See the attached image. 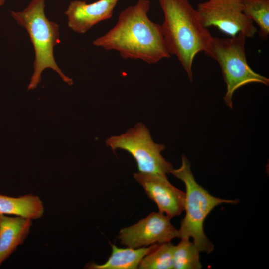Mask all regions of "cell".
<instances>
[{
	"label": "cell",
	"instance_id": "6da1fadb",
	"mask_svg": "<svg viewBox=\"0 0 269 269\" xmlns=\"http://www.w3.org/2000/svg\"><path fill=\"white\" fill-rule=\"evenodd\" d=\"M150 5L149 0H138L135 5L122 10L114 26L94 40L93 45L117 51L123 58L148 64L170 57L161 25L148 17Z\"/></svg>",
	"mask_w": 269,
	"mask_h": 269
},
{
	"label": "cell",
	"instance_id": "7a4b0ae2",
	"mask_svg": "<svg viewBox=\"0 0 269 269\" xmlns=\"http://www.w3.org/2000/svg\"><path fill=\"white\" fill-rule=\"evenodd\" d=\"M158 0L164 13L161 26L167 50L176 56L192 82L194 59L207 49L213 37L189 0Z\"/></svg>",
	"mask_w": 269,
	"mask_h": 269
},
{
	"label": "cell",
	"instance_id": "3957f363",
	"mask_svg": "<svg viewBox=\"0 0 269 269\" xmlns=\"http://www.w3.org/2000/svg\"><path fill=\"white\" fill-rule=\"evenodd\" d=\"M181 180L185 185L184 202L185 215L181 222L179 238L189 239L200 252L210 253L214 245L204 233V223L212 210L223 203L235 204L238 199H223L211 195L195 180L191 169V165L185 155L182 156L181 166L170 172Z\"/></svg>",
	"mask_w": 269,
	"mask_h": 269
},
{
	"label": "cell",
	"instance_id": "277c9868",
	"mask_svg": "<svg viewBox=\"0 0 269 269\" xmlns=\"http://www.w3.org/2000/svg\"><path fill=\"white\" fill-rule=\"evenodd\" d=\"M44 8V0H32L23 11L11 12L18 24L27 30L35 51L34 72L28 86L29 90L37 87L42 72L48 68L55 71L69 85L73 84L72 79L63 74L54 59L53 49L59 42V26L48 20Z\"/></svg>",
	"mask_w": 269,
	"mask_h": 269
},
{
	"label": "cell",
	"instance_id": "5b68a950",
	"mask_svg": "<svg viewBox=\"0 0 269 269\" xmlns=\"http://www.w3.org/2000/svg\"><path fill=\"white\" fill-rule=\"evenodd\" d=\"M246 39L241 33L227 38L213 37L204 52L216 60L221 67L227 87L223 99L231 108L233 93L238 88L252 83L269 85V78L255 72L248 65L245 54Z\"/></svg>",
	"mask_w": 269,
	"mask_h": 269
},
{
	"label": "cell",
	"instance_id": "8992f818",
	"mask_svg": "<svg viewBox=\"0 0 269 269\" xmlns=\"http://www.w3.org/2000/svg\"><path fill=\"white\" fill-rule=\"evenodd\" d=\"M106 143L114 152L117 149L128 152L136 161L139 172L166 175L173 169L172 165L161 154L165 145L153 141L143 123H137L120 135L111 136Z\"/></svg>",
	"mask_w": 269,
	"mask_h": 269
},
{
	"label": "cell",
	"instance_id": "52a82bcc",
	"mask_svg": "<svg viewBox=\"0 0 269 269\" xmlns=\"http://www.w3.org/2000/svg\"><path fill=\"white\" fill-rule=\"evenodd\" d=\"M243 0H206L197 5L196 11L206 28L216 27L230 36L241 33L252 38L257 29L244 13Z\"/></svg>",
	"mask_w": 269,
	"mask_h": 269
},
{
	"label": "cell",
	"instance_id": "ba28073f",
	"mask_svg": "<svg viewBox=\"0 0 269 269\" xmlns=\"http://www.w3.org/2000/svg\"><path fill=\"white\" fill-rule=\"evenodd\" d=\"M171 219L159 211L153 212L137 223L121 229L118 236L120 243L138 248L179 238V231L171 224Z\"/></svg>",
	"mask_w": 269,
	"mask_h": 269
},
{
	"label": "cell",
	"instance_id": "9c48e42d",
	"mask_svg": "<svg viewBox=\"0 0 269 269\" xmlns=\"http://www.w3.org/2000/svg\"><path fill=\"white\" fill-rule=\"evenodd\" d=\"M134 177L156 203L159 212L172 218L184 211L185 192L172 185L166 175L138 172L134 173Z\"/></svg>",
	"mask_w": 269,
	"mask_h": 269
},
{
	"label": "cell",
	"instance_id": "30bf717a",
	"mask_svg": "<svg viewBox=\"0 0 269 269\" xmlns=\"http://www.w3.org/2000/svg\"><path fill=\"white\" fill-rule=\"evenodd\" d=\"M119 0H98L91 3L74 0L70 2L64 14L68 26L73 31L84 34L100 22L111 18Z\"/></svg>",
	"mask_w": 269,
	"mask_h": 269
},
{
	"label": "cell",
	"instance_id": "8fae6325",
	"mask_svg": "<svg viewBox=\"0 0 269 269\" xmlns=\"http://www.w3.org/2000/svg\"><path fill=\"white\" fill-rule=\"evenodd\" d=\"M32 220L0 214V267L28 236Z\"/></svg>",
	"mask_w": 269,
	"mask_h": 269
},
{
	"label": "cell",
	"instance_id": "7c38bea8",
	"mask_svg": "<svg viewBox=\"0 0 269 269\" xmlns=\"http://www.w3.org/2000/svg\"><path fill=\"white\" fill-rule=\"evenodd\" d=\"M44 212L43 203L37 195L30 194L14 197L0 194V214L37 220Z\"/></svg>",
	"mask_w": 269,
	"mask_h": 269
},
{
	"label": "cell",
	"instance_id": "4fadbf2b",
	"mask_svg": "<svg viewBox=\"0 0 269 269\" xmlns=\"http://www.w3.org/2000/svg\"><path fill=\"white\" fill-rule=\"evenodd\" d=\"M156 244L148 247L133 248H119L112 244V253L108 260L103 264L91 263L87 266L90 269H136L142 259L156 246Z\"/></svg>",
	"mask_w": 269,
	"mask_h": 269
},
{
	"label": "cell",
	"instance_id": "5bb4252c",
	"mask_svg": "<svg viewBox=\"0 0 269 269\" xmlns=\"http://www.w3.org/2000/svg\"><path fill=\"white\" fill-rule=\"evenodd\" d=\"M243 12L259 27V35L263 40L269 35V0H243Z\"/></svg>",
	"mask_w": 269,
	"mask_h": 269
},
{
	"label": "cell",
	"instance_id": "9a60e30c",
	"mask_svg": "<svg viewBox=\"0 0 269 269\" xmlns=\"http://www.w3.org/2000/svg\"><path fill=\"white\" fill-rule=\"evenodd\" d=\"M200 251L189 239H181L174 246L173 253V269H199L202 268Z\"/></svg>",
	"mask_w": 269,
	"mask_h": 269
},
{
	"label": "cell",
	"instance_id": "2e32d148",
	"mask_svg": "<svg viewBox=\"0 0 269 269\" xmlns=\"http://www.w3.org/2000/svg\"><path fill=\"white\" fill-rule=\"evenodd\" d=\"M174 247L170 242L157 243L155 248L142 259L138 269H173Z\"/></svg>",
	"mask_w": 269,
	"mask_h": 269
},
{
	"label": "cell",
	"instance_id": "e0dca14e",
	"mask_svg": "<svg viewBox=\"0 0 269 269\" xmlns=\"http://www.w3.org/2000/svg\"><path fill=\"white\" fill-rule=\"evenodd\" d=\"M4 2V0H0V6L3 4Z\"/></svg>",
	"mask_w": 269,
	"mask_h": 269
}]
</instances>
